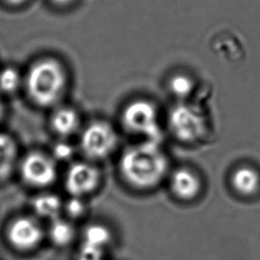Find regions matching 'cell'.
I'll use <instances>...</instances> for the list:
<instances>
[{
    "mask_svg": "<svg viewBox=\"0 0 260 260\" xmlns=\"http://www.w3.org/2000/svg\"><path fill=\"white\" fill-rule=\"evenodd\" d=\"M21 83L19 72L13 67H6L0 71V90L5 93L14 92Z\"/></svg>",
    "mask_w": 260,
    "mask_h": 260,
    "instance_id": "e0dca14e",
    "label": "cell"
},
{
    "mask_svg": "<svg viewBox=\"0 0 260 260\" xmlns=\"http://www.w3.org/2000/svg\"><path fill=\"white\" fill-rule=\"evenodd\" d=\"M44 232L40 223L31 217L20 216L12 220L7 230L10 244L19 250L36 248L43 240Z\"/></svg>",
    "mask_w": 260,
    "mask_h": 260,
    "instance_id": "52a82bcc",
    "label": "cell"
},
{
    "mask_svg": "<svg viewBox=\"0 0 260 260\" xmlns=\"http://www.w3.org/2000/svg\"><path fill=\"white\" fill-rule=\"evenodd\" d=\"M169 126L180 140L195 142L206 133V118L197 107L180 103L169 114Z\"/></svg>",
    "mask_w": 260,
    "mask_h": 260,
    "instance_id": "277c9868",
    "label": "cell"
},
{
    "mask_svg": "<svg viewBox=\"0 0 260 260\" xmlns=\"http://www.w3.org/2000/svg\"><path fill=\"white\" fill-rule=\"evenodd\" d=\"M67 86V74L63 65L52 58L34 63L25 76L26 92L40 107H50L58 103Z\"/></svg>",
    "mask_w": 260,
    "mask_h": 260,
    "instance_id": "7a4b0ae2",
    "label": "cell"
},
{
    "mask_svg": "<svg viewBox=\"0 0 260 260\" xmlns=\"http://www.w3.org/2000/svg\"><path fill=\"white\" fill-rule=\"evenodd\" d=\"M110 231L102 224H90L83 232V242L85 244L105 249L111 241Z\"/></svg>",
    "mask_w": 260,
    "mask_h": 260,
    "instance_id": "9a60e30c",
    "label": "cell"
},
{
    "mask_svg": "<svg viewBox=\"0 0 260 260\" xmlns=\"http://www.w3.org/2000/svg\"><path fill=\"white\" fill-rule=\"evenodd\" d=\"M76 260H105L103 248L82 243L76 254Z\"/></svg>",
    "mask_w": 260,
    "mask_h": 260,
    "instance_id": "ac0fdd59",
    "label": "cell"
},
{
    "mask_svg": "<svg viewBox=\"0 0 260 260\" xmlns=\"http://www.w3.org/2000/svg\"><path fill=\"white\" fill-rule=\"evenodd\" d=\"M168 158L158 143L144 141L124 150L120 158V171L130 185L148 189L161 182L168 172Z\"/></svg>",
    "mask_w": 260,
    "mask_h": 260,
    "instance_id": "6da1fadb",
    "label": "cell"
},
{
    "mask_svg": "<svg viewBox=\"0 0 260 260\" xmlns=\"http://www.w3.org/2000/svg\"><path fill=\"white\" fill-rule=\"evenodd\" d=\"M260 178L258 173L248 167H242L235 171L232 176L233 187L242 195H251L259 187Z\"/></svg>",
    "mask_w": 260,
    "mask_h": 260,
    "instance_id": "7c38bea8",
    "label": "cell"
},
{
    "mask_svg": "<svg viewBox=\"0 0 260 260\" xmlns=\"http://www.w3.org/2000/svg\"><path fill=\"white\" fill-rule=\"evenodd\" d=\"M171 189L179 198L192 199L200 190V181L190 170L179 169L172 175Z\"/></svg>",
    "mask_w": 260,
    "mask_h": 260,
    "instance_id": "9c48e42d",
    "label": "cell"
},
{
    "mask_svg": "<svg viewBox=\"0 0 260 260\" xmlns=\"http://www.w3.org/2000/svg\"><path fill=\"white\" fill-rule=\"evenodd\" d=\"M72 154H73L72 146L64 141L56 143L53 147V155L55 158L59 160H67L71 158Z\"/></svg>",
    "mask_w": 260,
    "mask_h": 260,
    "instance_id": "ffe728a7",
    "label": "cell"
},
{
    "mask_svg": "<svg viewBox=\"0 0 260 260\" xmlns=\"http://www.w3.org/2000/svg\"><path fill=\"white\" fill-rule=\"evenodd\" d=\"M74 228L69 221L59 217L51 220L49 237L57 246H65L71 243L74 238Z\"/></svg>",
    "mask_w": 260,
    "mask_h": 260,
    "instance_id": "5bb4252c",
    "label": "cell"
},
{
    "mask_svg": "<svg viewBox=\"0 0 260 260\" xmlns=\"http://www.w3.org/2000/svg\"><path fill=\"white\" fill-rule=\"evenodd\" d=\"M195 83L191 77L185 74H177L169 81L171 92L178 99H187L194 90Z\"/></svg>",
    "mask_w": 260,
    "mask_h": 260,
    "instance_id": "2e32d148",
    "label": "cell"
},
{
    "mask_svg": "<svg viewBox=\"0 0 260 260\" xmlns=\"http://www.w3.org/2000/svg\"><path fill=\"white\" fill-rule=\"evenodd\" d=\"M17 159V144L8 134L0 133V182L12 174Z\"/></svg>",
    "mask_w": 260,
    "mask_h": 260,
    "instance_id": "8fae6325",
    "label": "cell"
},
{
    "mask_svg": "<svg viewBox=\"0 0 260 260\" xmlns=\"http://www.w3.org/2000/svg\"><path fill=\"white\" fill-rule=\"evenodd\" d=\"M64 208L67 214L73 218L82 216L83 214H85V211H86V205L84 201L81 199V197H74V196H72L64 204Z\"/></svg>",
    "mask_w": 260,
    "mask_h": 260,
    "instance_id": "d6986e66",
    "label": "cell"
},
{
    "mask_svg": "<svg viewBox=\"0 0 260 260\" xmlns=\"http://www.w3.org/2000/svg\"><path fill=\"white\" fill-rule=\"evenodd\" d=\"M54 4L56 5H59V6H65V5H68L70 4L73 0H51Z\"/></svg>",
    "mask_w": 260,
    "mask_h": 260,
    "instance_id": "44dd1931",
    "label": "cell"
},
{
    "mask_svg": "<svg viewBox=\"0 0 260 260\" xmlns=\"http://www.w3.org/2000/svg\"><path fill=\"white\" fill-rule=\"evenodd\" d=\"M51 127L60 136L72 135L79 127L78 114L68 107L59 108L51 117Z\"/></svg>",
    "mask_w": 260,
    "mask_h": 260,
    "instance_id": "30bf717a",
    "label": "cell"
},
{
    "mask_svg": "<svg viewBox=\"0 0 260 260\" xmlns=\"http://www.w3.org/2000/svg\"><path fill=\"white\" fill-rule=\"evenodd\" d=\"M31 205L38 215L51 220L58 217L63 207L60 198L54 194H41L32 200Z\"/></svg>",
    "mask_w": 260,
    "mask_h": 260,
    "instance_id": "4fadbf2b",
    "label": "cell"
},
{
    "mask_svg": "<svg viewBox=\"0 0 260 260\" xmlns=\"http://www.w3.org/2000/svg\"><path fill=\"white\" fill-rule=\"evenodd\" d=\"M2 117H3V105H2V103L0 101V120L2 119Z\"/></svg>",
    "mask_w": 260,
    "mask_h": 260,
    "instance_id": "603a6c76",
    "label": "cell"
},
{
    "mask_svg": "<svg viewBox=\"0 0 260 260\" xmlns=\"http://www.w3.org/2000/svg\"><path fill=\"white\" fill-rule=\"evenodd\" d=\"M20 175L25 183L35 187H47L53 184L57 177L54 160L41 152L25 155L20 162Z\"/></svg>",
    "mask_w": 260,
    "mask_h": 260,
    "instance_id": "8992f818",
    "label": "cell"
},
{
    "mask_svg": "<svg viewBox=\"0 0 260 260\" xmlns=\"http://www.w3.org/2000/svg\"><path fill=\"white\" fill-rule=\"evenodd\" d=\"M118 143L115 129L105 121H94L87 125L80 136V147L90 158L109 155Z\"/></svg>",
    "mask_w": 260,
    "mask_h": 260,
    "instance_id": "5b68a950",
    "label": "cell"
},
{
    "mask_svg": "<svg viewBox=\"0 0 260 260\" xmlns=\"http://www.w3.org/2000/svg\"><path fill=\"white\" fill-rule=\"evenodd\" d=\"M100 172L86 162L73 164L65 177V188L74 197H82L92 192L100 183Z\"/></svg>",
    "mask_w": 260,
    "mask_h": 260,
    "instance_id": "ba28073f",
    "label": "cell"
},
{
    "mask_svg": "<svg viewBox=\"0 0 260 260\" xmlns=\"http://www.w3.org/2000/svg\"><path fill=\"white\" fill-rule=\"evenodd\" d=\"M5 3H7V4H9V5H14V6H16V5H20V4H22V3H24L26 0H3Z\"/></svg>",
    "mask_w": 260,
    "mask_h": 260,
    "instance_id": "7402d4cb",
    "label": "cell"
},
{
    "mask_svg": "<svg viewBox=\"0 0 260 260\" xmlns=\"http://www.w3.org/2000/svg\"><path fill=\"white\" fill-rule=\"evenodd\" d=\"M124 127L134 134L146 137V140L158 143L161 131L155 107L148 101L136 100L126 106L122 114Z\"/></svg>",
    "mask_w": 260,
    "mask_h": 260,
    "instance_id": "3957f363",
    "label": "cell"
}]
</instances>
